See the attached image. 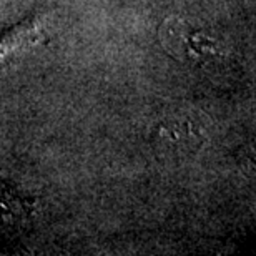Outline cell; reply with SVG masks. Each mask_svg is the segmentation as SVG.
I'll return each instance as SVG.
<instances>
[{"mask_svg":"<svg viewBox=\"0 0 256 256\" xmlns=\"http://www.w3.org/2000/svg\"><path fill=\"white\" fill-rule=\"evenodd\" d=\"M160 38L168 52L185 64L206 65L224 55L222 40L176 17L166 18L162 24Z\"/></svg>","mask_w":256,"mask_h":256,"instance_id":"1","label":"cell"}]
</instances>
